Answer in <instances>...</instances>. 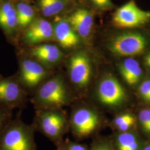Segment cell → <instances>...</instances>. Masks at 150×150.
<instances>
[{"label":"cell","instance_id":"1","mask_svg":"<svg viewBox=\"0 0 150 150\" xmlns=\"http://www.w3.org/2000/svg\"><path fill=\"white\" fill-rule=\"evenodd\" d=\"M72 101L67 81L61 73L52 75L30 98L35 109L62 108Z\"/></svg>","mask_w":150,"mask_h":150},{"label":"cell","instance_id":"25","mask_svg":"<svg viewBox=\"0 0 150 150\" xmlns=\"http://www.w3.org/2000/svg\"><path fill=\"white\" fill-rule=\"evenodd\" d=\"M65 144L67 150H89L86 145L79 144L69 139H66Z\"/></svg>","mask_w":150,"mask_h":150},{"label":"cell","instance_id":"5","mask_svg":"<svg viewBox=\"0 0 150 150\" xmlns=\"http://www.w3.org/2000/svg\"><path fill=\"white\" fill-rule=\"evenodd\" d=\"M29 101L30 97L16 74L7 77L0 75V107L23 110Z\"/></svg>","mask_w":150,"mask_h":150},{"label":"cell","instance_id":"3","mask_svg":"<svg viewBox=\"0 0 150 150\" xmlns=\"http://www.w3.org/2000/svg\"><path fill=\"white\" fill-rule=\"evenodd\" d=\"M31 124L36 131L40 132L56 146L63 141V136L70 126L62 108L35 109Z\"/></svg>","mask_w":150,"mask_h":150},{"label":"cell","instance_id":"12","mask_svg":"<svg viewBox=\"0 0 150 150\" xmlns=\"http://www.w3.org/2000/svg\"><path fill=\"white\" fill-rule=\"evenodd\" d=\"M27 54L48 69L59 64L64 57V54L56 45L42 43L28 47Z\"/></svg>","mask_w":150,"mask_h":150},{"label":"cell","instance_id":"14","mask_svg":"<svg viewBox=\"0 0 150 150\" xmlns=\"http://www.w3.org/2000/svg\"><path fill=\"white\" fill-rule=\"evenodd\" d=\"M67 21L77 34L82 38H87L89 35L93 23L90 12L85 9H79L75 11Z\"/></svg>","mask_w":150,"mask_h":150},{"label":"cell","instance_id":"19","mask_svg":"<svg viewBox=\"0 0 150 150\" xmlns=\"http://www.w3.org/2000/svg\"><path fill=\"white\" fill-rule=\"evenodd\" d=\"M136 123V118L132 114L129 113L121 114L113 120V124L119 132L131 131L134 127Z\"/></svg>","mask_w":150,"mask_h":150},{"label":"cell","instance_id":"8","mask_svg":"<svg viewBox=\"0 0 150 150\" xmlns=\"http://www.w3.org/2000/svg\"><path fill=\"white\" fill-rule=\"evenodd\" d=\"M69 80L77 88H85L92 78L91 61L86 52L78 51L72 54L67 64Z\"/></svg>","mask_w":150,"mask_h":150},{"label":"cell","instance_id":"6","mask_svg":"<svg viewBox=\"0 0 150 150\" xmlns=\"http://www.w3.org/2000/svg\"><path fill=\"white\" fill-rule=\"evenodd\" d=\"M98 101L108 107L121 106L126 102V92L117 78L111 74L102 77L96 88Z\"/></svg>","mask_w":150,"mask_h":150},{"label":"cell","instance_id":"15","mask_svg":"<svg viewBox=\"0 0 150 150\" xmlns=\"http://www.w3.org/2000/svg\"><path fill=\"white\" fill-rule=\"evenodd\" d=\"M118 70L123 80L131 87L139 83L142 76V70L139 63L134 59L129 57L118 64Z\"/></svg>","mask_w":150,"mask_h":150},{"label":"cell","instance_id":"20","mask_svg":"<svg viewBox=\"0 0 150 150\" xmlns=\"http://www.w3.org/2000/svg\"><path fill=\"white\" fill-rule=\"evenodd\" d=\"M40 7L43 15L52 16L59 13L64 7L63 0H41Z\"/></svg>","mask_w":150,"mask_h":150},{"label":"cell","instance_id":"18","mask_svg":"<svg viewBox=\"0 0 150 150\" xmlns=\"http://www.w3.org/2000/svg\"><path fill=\"white\" fill-rule=\"evenodd\" d=\"M16 10L18 25L20 26L26 27L33 21L34 11L30 6L21 2L17 6Z\"/></svg>","mask_w":150,"mask_h":150},{"label":"cell","instance_id":"16","mask_svg":"<svg viewBox=\"0 0 150 150\" xmlns=\"http://www.w3.org/2000/svg\"><path fill=\"white\" fill-rule=\"evenodd\" d=\"M115 150H141L144 143L134 131L118 132L112 139Z\"/></svg>","mask_w":150,"mask_h":150},{"label":"cell","instance_id":"7","mask_svg":"<svg viewBox=\"0 0 150 150\" xmlns=\"http://www.w3.org/2000/svg\"><path fill=\"white\" fill-rule=\"evenodd\" d=\"M147 44L146 38L141 33L127 32L113 38L108 44V48L116 56L131 57L143 52Z\"/></svg>","mask_w":150,"mask_h":150},{"label":"cell","instance_id":"27","mask_svg":"<svg viewBox=\"0 0 150 150\" xmlns=\"http://www.w3.org/2000/svg\"><path fill=\"white\" fill-rule=\"evenodd\" d=\"M56 150H67L66 145L65 144V141H62L59 143V144L57 145Z\"/></svg>","mask_w":150,"mask_h":150},{"label":"cell","instance_id":"26","mask_svg":"<svg viewBox=\"0 0 150 150\" xmlns=\"http://www.w3.org/2000/svg\"><path fill=\"white\" fill-rule=\"evenodd\" d=\"M92 1L95 5L101 8L107 7L111 5V0H92Z\"/></svg>","mask_w":150,"mask_h":150},{"label":"cell","instance_id":"2","mask_svg":"<svg viewBox=\"0 0 150 150\" xmlns=\"http://www.w3.org/2000/svg\"><path fill=\"white\" fill-rule=\"evenodd\" d=\"M22 111L19 110L0 134V150H37L36 130L32 124L23 122Z\"/></svg>","mask_w":150,"mask_h":150},{"label":"cell","instance_id":"10","mask_svg":"<svg viewBox=\"0 0 150 150\" xmlns=\"http://www.w3.org/2000/svg\"><path fill=\"white\" fill-rule=\"evenodd\" d=\"M99 116L92 110L87 108L74 110L69 120L70 127L73 134L79 139L90 136L98 127Z\"/></svg>","mask_w":150,"mask_h":150},{"label":"cell","instance_id":"22","mask_svg":"<svg viewBox=\"0 0 150 150\" xmlns=\"http://www.w3.org/2000/svg\"><path fill=\"white\" fill-rule=\"evenodd\" d=\"M139 122L145 133L150 134V109H144L139 112Z\"/></svg>","mask_w":150,"mask_h":150},{"label":"cell","instance_id":"24","mask_svg":"<svg viewBox=\"0 0 150 150\" xmlns=\"http://www.w3.org/2000/svg\"><path fill=\"white\" fill-rule=\"evenodd\" d=\"M138 92L142 99L146 102L150 103V79L146 80L141 83Z\"/></svg>","mask_w":150,"mask_h":150},{"label":"cell","instance_id":"9","mask_svg":"<svg viewBox=\"0 0 150 150\" xmlns=\"http://www.w3.org/2000/svg\"><path fill=\"white\" fill-rule=\"evenodd\" d=\"M150 12L143 11L132 0L118 8L113 16L116 27L127 28L139 27L150 20Z\"/></svg>","mask_w":150,"mask_h":150},{"label":"cell","instance_id":"17","mask_svg":"<svg viewBox=\"0 0 150 150\" xmlns=\"http://www.w3.org/2000/svg\"><path fill=\"white\" fill-rule=\"evenodd\" d=\"M18 25L16 10L9 2L0 6V26L7 33H12Z\"/></svg>","mask_w":150,"mask_h":150},{"label":"cell","instance_id":"29","mask_svg":"<svg viewBox=\"0 0 150 150\" xmlns=\"http://www.w3.org/2000/svg\"><path fill=\"white\" fill-rule=\"evenodd\" d=\"M141 150H150V142L145 144Z\"/></svg>","mask_w":150,"mask_h":150},{"label":"cell","instance_id":"4","mask_svg":"<svg viewBox=\"0 0 150 150\" xmlns=\"http://www.w3.org/2000/svg\"><path fill=\"white\" fill-rule=\"evenodd\" d=\"M19 69L16 74L29 97L52 75L50 69L36 59L24 52L19 57Z\"/></svg>","mask_w":150,"mask_h":150},{"label":"cell","instance_id":"11","mask_svg":"<svg viewBox=\"0 0 150 150\" xmlns=\"http://www.w3.org/2000/svg\"><path fill=\"white\" fill-rule=\"evenodd\" d=\"M54 30L51 23L43 18L33 20L25 33L23 41L28 47L48 41L54 37Z\"/></svg>","mask_w":150,"mask_h":150},{"label":"cell","instance_id":"21","mask_svg":"<svg viewBox=\"0 0 150 150\" xmlns=\"http://www.w3.org/2000/svg\"><path fill=\"white\" fill-rule=\"evenodd\" d=\"M89 150H115V149L112 139L100 138L94 141Z\"/></svg>","mask_w":150,"mask_h":150},{"label":"cell","instance_id":"13","mask_svg":"<svg viewBox=\"0 0 150 150\" xmlns=\"http://www.w3.org/2000/svg\"><path fill=\"white\" fill-rule=\"evenodd\" d=\"M54 37L59 46L64 49H70L77 46L80 39L77 33L67 20H57L54 27Z\"/></svg>","mask_w":150,"mask_h":150},{"label":"cell","instance_id":"28","mask_svg":"<svg viewBox=\"0 0 150 150\" xmlns=\"http://www.w3.org/2000/svg\"><path fill=\"white\" fill-rule=\"evenodd\" d=\"M144 61L146 65L150 69V52H149L145 56Z\"/></svg>","mask_w":150,"mask_h":150},{"label":"cell","instance_id":"23","mask_svg":"<svg viewBox=\"0 0 150 150\" xmlns=\"http://www.w3.org/2000/svg\"><path fill=\"white\" fill-rule=\"evenodd\" d=\"M13 117L12 110L0 107V134Z\"/></svg>","mask_w":150,"mask_h":150}]
</instances>
